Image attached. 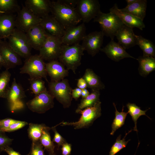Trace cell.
<instances>
[{
    "mask_svg": "<svg viewBox=\"0 0 155 155\" xmlns=\"http://www.w3.org/2000/svg\"><path fill=\"white\" fill-rule=\"evenodd\" d=\"M97 0H78L75 8L83 22L88 23L101 11Z\"/></svg>",
    "mask_w": 155,
    "mask_h": 155,
    "instance_id": "cell-10",
    "label": "cell"
},
{
    "mask_svg": "<svg viewBox=\"0 0 155 155\" xmlns=\"http://www.w3.org/2000/svg\"><path fill=\"white\" fill-rule=\"evenodd\" d=\"M86 27L84 23H82L65 30L61 40L63 44L72 45L82 41L86 35Z\"/></svg>",
    "mask_w": 155,
    "mask_h": 155,
    "instance_id": "cell-15",
    "label": "cell"
},
{
    "mask_svg": "<svg viewBox=\"0 0 155 155\" xmlns=\"http://www.w3.org/2000/svg\"><path fill=\"white\" fill-rule=\"evenodd\" d=\"M13 140L7 136L5 132L0 130V153L3 151L5 147L9 146Z\"/></svg>",
    "mask_w": 155,
    "mask_h": 155,
    "instance_id": "cell-38",
    "label": "cell"
},
{
    "mask_svg": "<svg viewBox=\"0 0 155 155\" xmlns=\"http://www.w3.org/2000/svg\"><path fill=\"white\" fill-rule=\"evenodd\" d=\"M54 97L46 90L26 103L31 111L38 113H43L54 106Z\"/></svg>",
    "mask_w": 155,
    "mask_h": 155,
    "instance_id": "cell-9",
    "label": "cell"
},
{
    "mask_svg": "<svg viewBox=\"0 0 155 155\" xmlns=\"http://www.w3.org/2000/svg\"><path fill=\"white\" fill-rule=\"evenodd\" d=\"M84 51L79 43L71 46L63 44L58 59L67 70H71L75 74L76 70L81 64Z\"/></svg>",
    "mask_w": 155,
    "mask_h": 155,
    "instance_id": "cell-2",
    "label": "cell"
},
{
    "mask_svg": "<svg viewBox=\"0 0 155 155\" xmlns=\"http://www.w3.org/2000/svg\"><path fill=\"white\" fill-rule=\"evenodd\" d=\"M16 0H0V15L14 14L20 9Z\"/></svg>",
    "mask_w": 155,
    "mask_h": 155,
    "instance_id": "cell-30",
    "label": "cell"
},
{
    "mask_svg": "<svg viewBox=\"0 0 155 155\" xmlns=\"http://www.w3.org/2000/svg\"><path fill=\"white\" fill-rule=\"evenodd\" d=\"M51 129L54 133L52 141L53 142L56 143L59 148L66 142V141L64 138L58 132L55 127H51Z\"/></svg>",
    "mask_w": 155,
    "mask_h": 155,
    "instance_id": "cell-40",
    "label": "cell"
},
{
    "mask_svg": "<svg viewBox=\"0 0 155 155\" xmlns=\"http://www.w3.org/2000/svg\"><path fill=\"white\" fill-rule=\"evenodd\" d=\"M51 128L44 124H35L30 123L28 129V136L32 142L39 141L42 132L44 130H49Z\"/></svg>",
    "mask_w": 155,
    "mask_h": 155,
    "instance_id": "cell-29",
    "label": "cell"
},
{
    "mask_svg": "<svg viewBox=\"0 0 155 155\" xmlns=\"http://www.w3.org/2000/svg\"><path fill=\"white\" fill-rule=\"evenodd\" d=\"M3 151L6 152L8 155H22L19 152L14 150L9 146L5 147Z\"/></svg>",
    "mask_w": 155,
    "mask_h": 155,
    "instance_id": "cell-45",
    "label": "cell"
},
{
    "mask_svg": "<svg viewBox=\"0 0 155 155\" xmlns=\"http://www.w3.org/2000/svg\"><path fill=\"white\" fill-rule=\"evenodd\" d=\"M100 51L104 53L108 58L115 61H119L126 58H132L137 60V59L131 56L114 40H111L104 47L101 48Z\"/></svg>",
    "mask_w": 155,
    "mask_h": 155,
    "instance_id": "cell-16",
    "label": "cell"
},
{
    "mask_svg": "<svg viewBox=\"0 0 155 155\" xmlns=\"http://www.w3.org/2000/svg\"><path fill=\"white\" fill-rule=\"evenodd\" d=\"M137 60L139 63L138 71L140 75L146 77L155 70V58L140 56Z\"/></svg>",
    "mask_w": 155,
    "mask_h": 155,
    "instance_id": "cell-25",
    "label": "cell"
},
{
    "mask_svg": "<svg viewBox=\"0 0 155 155\" xmlns=\"http://www.w3.org/2000/svg\"><path fill=\"white\" fill-rule=\"evenodd\" d=\"M147 3L146 0H136L133 3L120 9L122 12L130 14L143 21L146 15Z\"/></svg>",
    "mask_w": 155,
    "mask_h": 155,
    "instance_id": "cell-24",
    "label": "cell"
},
{
    "mask_svg": "<svg viewBox=\"0 0 155 155\" xmlns=\"http://www.w3.org/2000/svg\"><path fill=\"white\" fill-rule=\"evenodd\" d=\"M2 40V39H1L0 38V40Z\"/></svg>",
    "mask_w": 155,
    "mask_h": 155,
    "instance_id": "cell-50",
    "label": "cell"
},
{
    "mask_svg": "<svg viewBox=\"0 0 155 155\" xmlns=\"http://www.w3.org/2000/svg\"><path fill=\"white\" fill-rule=\"evenodd\" d=\"M49 155H56L54 153H49Z\"/></svg>",
    "mask_w": 155,
    "mask_h": 155,
    "instance_id": "cell-49",
    "label": "cell"
},
{
    "mask_svg": "<svg viewBox=\"0 0 155 155\" xmlns=\"http://www.w3.org/2000/svg\"><path fill=\"white\" fill-rule=\"evenodd\" d=\"M26 34L32 48L39 51L44 42L48 33L39 24L33 28Z\"/></svg>",
    "mask_w": 155,
    "mask_h": 155,
    "instance_id": "cell-18",
    "label": "cell"
},
{
    "mask_svg": "<svg viewBox=\"0 0 155 155\" xmlns=\"http://www.w3.org/2000/svg\"><path fill=\"white\" fill-rule=\"evenodd\" d=\"M61 146V150L62 155H69L71 153V144L66 142Z\"/></svg>",
    "mask_w": 155,
    "mask_h": 155,
    "instance_id": "cell-42",
    "label": "cell"
},
{
    "mask_svg": "<svg viewBox=\"0 0 155 155\" xmlns=\"http://www.w3.org/2000/svg\"><path fill=\"white\" fill-rule=\"evenodd\" d=\"M46 71L52 82H58L68 75L69 72L64 66L57 60L45 63Z\"/></svg>",
    "mask_w": 155,
    "mask_h": 155,
    "instance_id": "cell-21",
    "label": "cell"
},
{
    "mask_svg": "<svg viewBox=\"0 0 155 155\" xmlns=\"http://www.w3.org/2000/svg\"><path fill=\"white\" fill-rule=\"evenodd\" d=\"M30 89L34 94L35 96L46 90L44 82L42 78H29Z\"/></svg>",
    "mask_w": 155,
    "mask_h": 155,
    "instance_id": "cell-34",
    "label": "cell"
},
{
    "mask_svg": "<svg viewBox=\"0 0 155 155\" xmlns=\"http://www.w3.org/2000/svg\"><path fill=\"white\" fill-rule=\"evenodd\" d=\"M0 54L4 62L6 69L13 68L22 63L21 57L5 40H0Z\"/></svg>",
    "mask_w": 155,
    "mask_h": 155,
    "instance_id": "cell-13",
    "label": "cell"
},
{
    "mask_svg": "<svg viewBox=\"0 0 155 155\" xmlns=\"http://www.w3.org/2000/svg\"><path fill=\"white\" fill-rule=\"evenodd\" d=\"M126 106L128 109L127 112L131 116L135 123V126L133 128V130L137 132L138 131L137 127V120L140 116L142 115H146H146V112L150 108L146 110H142L140 109V107L137 106L135 104L130 103L127 104Z\"/></svg>",
    "mask_w": 155,
    "mask_h": 155,
    "instance_id": "cell-32",
    "label": "cell"
},
{
    "mask_svg": "<svg viewBox=\"0 0 155 155\" xmlns=\"http://www.w3.org/2000/svg\"><path fill=\"white\" fill-rule=\"evenodd\" d=\"M28 124V123L26 121L17 120L12 124L8 128L2 131L5 132L13 131L22 128Z\"/></svg>",
    "mask_w": 155,
    "mask_h": 155,
    "instance_id": "cell-39",
    "label": "cell"
},
{
    "mask_svg": "<svg viewBox=\"0 0 155 155\" xmlns=\"http://www.w3.org/2000/svg\"><path fill=\"white\" fill-rule=\"evenodd\" d=\"M16 16L14 14L0 15V38L5 40L16 28Z\"/></svg>",
    "mask_w": 155,
    "mask_h": 155,
    "instance_id": "cell-23",
    "label": "cell"
},
{
    "mask_svg": "<svg viewBox=\"0 0 155 155\" xmlns=\"http://www.w3.org/2000/svg\"><path fill=\"white\" fill-rule=\"evenodd\" d=\"M77 86L78 88L82 90L86 89L87 87L86 82L82 77L78 80Z\"/></svg>",
    "mask_w": 155,
    "mask_h": 155,
    "instance_id": "cell-44",
    "label": "cell"
},
{
    "mask_svg": "<svg viewBox=\"0 0 155 155\" xmlns=\"http://www.w3.org/2000/svg\"><path fill=\"white\" fill-rule=\"evenodd\" d=\"M113 104L115 108V117L111 125L112 130L110 133V134L111 135H113L117 129L124 125L128 114L127 112L123 111L124 107V106L123 107L122 111L119 112L117 110L115 103H113Z\"/></svg>",
    "mask_w": 155,
    "mask_h": 155,
    "instance_id": "cell-33",
    "label": "cell"
},
{
    "mask_svg": "<svg viewBox=\"0 0 155 155\" xmlns=\"http://www.w3.org/2000/svg\"><path fill=\"white\" fill-rule=\"evenodd\" d=\"M43 148L39 141L32 142L30 150L27 155H45Z\"/></svg>",
    "mask_w": 155,
    "mask_h": 155,
    "instance_id": "cell-37",
    "label": "cell"
},
{
    "mask_svg": "<svg viewBox=\"0 0 155 155\" xmlns=\"http://www.w3.org/2000/svg\"><path fill=\"white\" fill-rule=\"evenodd\" d=\"M41 19L22 5V9L16 16V28L26 33L39 24Z\"/></svg>",
    "mask_w": 155,
    "mask_h": 155,
    "instance_id": "cell-11",
    "label": "cell"
},
{
    "mask_svg": "<svg viewBox=\"0 0 155 155\" xmlns=\"http://www.w3.org/2000/svg\"><path fill=\"white\" fill-rule=\"evenodd\" d=\"M82 91V90L78 88L72 89L71 93L72 98L77 100L81 96Z\"/></svg>",
    "mask_w": 155,
    "mask_h": 155,
    "instance_id": "cell-43",
    "label": "cell"
},
{
    "mask_svg": "<svg viewBox=\"0 0 155 155\" xmlns=\"http://www.w3.org/2000/svg\"><path fill=\"white\" fill-rule=\"evenodd\" d=\"M48 88L50 94L62 105L64 108L70 107L73 98L71 96L73 89L67 79L48 82Z\"/></svg>",
    "mask_w": 155,
    "mask_h": 155,
    "instance_id": "cell-5",
    "label": "cell"
},
{
    "mask_svg": "<svg viewBox=\"0 0 155 155\" xmlns=\"http://www.w3.org/2000/svg\"><path fill=\"white\" fill-rule=\"evenodd\" d=\"M99 90L98 89H92V92L87 96L82 98L75 110V113H78L80 111L93 106L100 101V94Z\"/></svg>",
    "mask_w": 155,
    "mask_h": 155,
    "instance_id": "cell-28",
    "label": "cell"
},
{
    "mask_svg": "<svg viewBox=\"0 0 155 155\" xmlns=\"http://www.w3.org/2000/svg\"><path fill=\"white\" fill-rule=\"evenodd\" d=\"M51 12L66 30L82 21L75 8L65 0L51 1Z\"/></svg>",
    "mask_w": 155,
    "mask_h": 155,
    "instance_id": "cell-1",
    "label": "cell"
},
{
    "mask_svg": "<svg viewBox=\"0 0 155 155\" xmlns=\"http://www.w3.org/2000/svg\"><path fill=\"white\" fill-rule=\"evenodd\" d=\"M101 102H97L93 106L80 111L78 113L81 115L77 121L73 122H62L57 125L70 126L75 129L86 128L91 125L94 121L101 115Z\"/></svg>",
    "mask_w": 155,
    "mask_h": 155,
    "instance_id": "cell-3",
    "label": "cell"
},
{
    "mask_svg": "<svg viewBox=\"0 0 155 155\" xmlns=\"http://www.w3.org/2000/svg\"><path fill=\"white\" fill-rule=\"evenodd\" d=\"M90 94V92L86 88L82 90L81 95L82 98L86 97Z\"/></svg>",
    "mask_w": 155,
    "mask_h": 155,
    "instance_id": "cell-46",
    "label": "cell"
},
{
    "mask_svg": "<svg viewBox=\"0 0 155 155\" xmlns=\"http://www.w3.org/2000/svg\"><path fill=\"white\" fill-rule=\"evenodd\" d=\"M17 120L7 118L0 120V130L2 131L8 128Z\"/></svg>",
    "mask_w": 155,
    "mask_h": 155,
    "instance_id": "cell-41",
    "label": "cell"
},
{
    "mask_svg": "<svg viewBox=\"0 0 155 155\" xmlns=\"http://www.w3.org/2000/svg\"><path fill=\"white\" fill-rule=\"evenodd\" d=\"M136 45H138L143 52V56L155 58V46L150 40L141 35H135Z\"/></svg>",
    "mask_w": 155,
    "mask_h": 155,
    "instance_id": "cell-27",
    "label": "cell"
},
{
    "mask_svg": "<svg viewBox=\"0 0 155 155\" xmlns=\"http://www.w3.org/2000/svg\"><path fill=\"white\" fill-rule=\"evenodd\" d=\"M25 4L35 15L41 18L51 12V1L49 0H26Z\"/></svg>",
    "mask_w": 155,
    "mask_h": 155,
    "instance_id": "cell-19",
    "label": "cell"
},
{
    "mask_svg": "<svg viewBox=\"0 0 155 155\" xmlns=\"http://www.w3.org/2000/svg\"><path fill=\"white\" fill-rule=\"evenodd\" d=\"M20 73L28 74L30 78H44L48 82L45 63L39 55H31L26 59Z\"/></svg>",
    "mask_w": 155,
    "mask_h": 155,
    "instance_id": "cell-6",
    "label": "cell"
},
{
    "mask_svg": "<svg viewBox=\"0 0 155 155\" xmlns=\"http://www.w3.org/2000/svg\"><path fill=\"white\" fill-rule=\"evenodd\" d=\"M136 0H126V1L127 5H130L136 1Z\"/></svg>",
    "mask_w": 155,
    "mask_h": 155,
    "instance_id": "cell-48",
    "label": "cell"
},
{
    "mask_svg": "<svg viewBox=\"0 0 155 155\" xmlns=\"http://www.w3.org/2000/svg\"><path fill=\"white\" fill-rule=\"evenodd\" d=\"M49 130L43 131L39 142L44 149L49 153H54L55 146L53 142L51 140V137Z\"/></svg>",
    "mask_w": 155,
    "mask_h": 155,
    "instance_id": "cell-35",
    "label": "cell"
},
{
    "mask_svg": "<svg viewBox=\"0 0 155 155\" xmlns=\"http://www.w3.org/2000/svg\"><path fill=\"white\" fill-rule=\"evenodd\" d=\"M26 96L23 88L14 78L7 94V99L9 104L11 110L13 111L23 106L21 100Z\"/></svg>",
    "mask_w": 155,
    "mask_h": 155,
    "instance_id": "cell-14",
    "label": "cell"
},
{
    "mask_svg": "<svg viewBox=\"0 0 155 155\" xmlns=\"http://www.w3.org/2000/svg\"><path fill=\"white\" fill-rule=\"evenodd\" d=\"M110 12L117 16L124 24L133 28H137L142 30L145 25L143 21L128 13L121 11L116 4L110 9Z\"/></svg>",
    "mask_w": 155,
    "mask_h": 155,
    "instance_id": "cell-20",
    "label": "cell"
},
{
    "mask_svg": "<svg viewBox=\"0 0 155 155\" xmlns=\"http://www.w3.org/2000/svg\"><path fill=\"white\" fill-rule=\"evenodd\" d=\"M11 74L6 69L0 73V98H7L10 87L9 83Z\"/></svg>",
    "mask_w": 155,
    "mask_h": 155,
    "instance_id": "cell-31",
    "label": "cell"
},
{
    "mask_svg": "<svg viewBox=\"0 0 155 155\" xmlns=\"http://www.w3.org/2000/svg\"><path fill=\"white\" fill-rule=\"evenodd\" d=\"M39 24L47 33L60 39L65 32L63 26L51 15L42 18Z\"/></svg>",
    "mask_w": 155,
    "mask_h": 155,
    "instance_id": "cell-17",
    "label": "cell"
},
{
    "mask_svg": "<svg viewBox=\"0 0 155 155\" xmlns=\"http://www.w3.org/2000/svg\"><path fill=\"white\" fill-rule=\"evenodd\" d=\"M132 130L128 133H126L125 137L122 139H121V135H120L117 137L115 142L111 148L109 155H115L122 149L126 147L127 143L130 140H129L127 141H125V137Z\"/></svg>",
    "mask_w": 155,
    "mask_h": 155,
    "instance_id": "cell-36",
    "label": "cell"
},
{
    "mask_svg": "<svg viewBox=\"0 0 155 155\" xmlns=\"http://www.w3.org/2000/svg\"><path fill=\"white\" fill-rule=\"evenodd\" d=\"M5 66L4 62L0 54V69H1L2 67Z\"/></svg>",
    "mask_w": 155,
    "mask_h": 155,
    "instance_id": "cell-47",
    "label": "cell"
},
{
    "mask_svg": "<svg viewBox=\"0 0 155 155\" xmlns=\"http://www.w3.org/2000/svg\"><path fill=\"white\" fill-rule=\"evenodd\" d=\"M135 34L133 28L124 24L116 33L118 42L125 50L136 45Z\"/></svg>",
    "mask_w": 155,
    "mask_h": 155,
    "instance_id": "cell-22",
    "label": "cell"
},
{
    "mask_svg": "<svg viewBox=\"0 0 155 155\" xmlns=\"http://www.w3.org/2000/svg\"><path fill=\"white\" fill-rule=\"evenodd\" d=\"M82 77L86 81L87 87L92 90H100L104 88V85L98 76L90 69H86Z\"/></svg>",
    "mask_w": 155,
    "mask_h": 155,
    "instance_id": "cell-26",
    "label": "cell"
},
{
    "mask_svg": "<svg viewBox=\"0 0 155 155\" xmlns=\"http://www.w3.org/2000/svg\"><path fill=\"white\" fill-rule=\"evenodd\" d=\"M94 22L98 23L104 36L109 37L111 40L124 24L115 14L110 12L105 13L100 11L94 19Z\"/></svg>",
    "mask_w": 155,
    "mask_h": 155,
    "instance_id": "cell-4",
    "label": "cell"
},
{
    "mask_svg": "<svg viewBox=\"0 0 155 155\" xmlns=\"http://www.w3.org/2000/svg\"><path fill=\"white\" fill-rule=\"evenodd\" d=\"M63 44L61 39L48 33L47 38L39 50V55L44 61L57 60Z\"/></svg>",
    "mask_w": 155,
    "mask_h": 155,
    "instance_id": "cell-8",
    "label": "cell"
},
{
    "mask_svg": "<svg viewBox=\"0 0 155 155\" xmlns=\"http://www.w3.org/2000/svg\"><path fill=\"white\" fill-rule=\"evenodd\" d=\"M104 36L101 31L91 32L85 36L81 45L84 51L94 57L100 51Z\"/></svg>",
    "mask_w": 155,
    "mask_h": 155,
    "instance_id": "cell-12",
    "label": "cell"
},
{
    "mask_svg": "<svg viewBox=\"0 0 155 155\" xmlns=\"http://www.w3.org/2000/svg\"><path fill=\"white\" fill-rule=\"evenodd\" d=\"M7 39L9 45L20 57L26 59L31 55L32 48L25 32L16 28Z\"/></svg>",
    "mask_w": 155,
    "mask_h": 155,
    "instance_id": "cell-7",
    "label": "cell"
}]
</instances>
